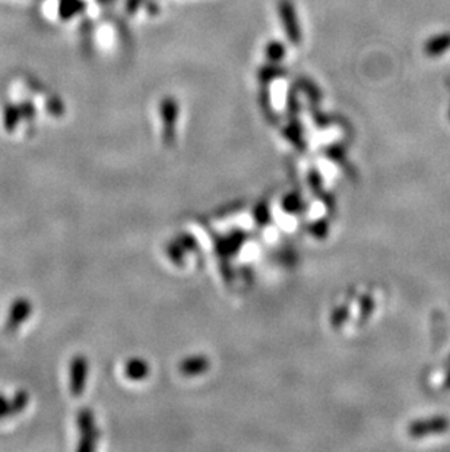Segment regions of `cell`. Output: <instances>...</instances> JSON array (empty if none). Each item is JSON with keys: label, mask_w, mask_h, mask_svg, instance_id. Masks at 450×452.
Instances as JSON below:
<instances>
[{"label": "cell", "mask_w": 450, "mask_h": 452, "mask_svg": "<svg viewBox=\"0 0 450 452\" xmlns=\"http://www.w3.org/2000/svg\"><path fill=\"white\" fill-rule=\"evenodd\" d=\"M447 366L450 367V357H449V360H447Z\"/></svg>", "instance_id": "9a60e30c"}, {"label": "cell", "mask_w": 450, "mask_h": 452, "mask_svg": "<svg viewBox=\"0 0 450 452\" xmlns=\"http://www.w3.org/2000/svg\"><path fill=\"white\" fill-rule=\"evenodd\" d=\"M282 75H285V69L284 68H281V66H276V65H268V66H264V68H262L260 71H259V79L262 81V82H269V81H274V79H276V78H279V76H282Z\"/></svg>", "instance_id": "ba28073f"}, {"label": "cell", "mask_w": 450, "mask_h": 452, "mask_svg": "<svg viewBox=\"0 0 450 452\" xmlns=\"http://www.w3.org/2000/svg\"><path fill=\"white\" fill-rule=\"evenodd\" d=\"M32 311V306L30 303V300L27 299H18L12 303L11 309H9V315H8V321H6V328L8 331H15L19 328V325L23 323L25 319L30 318Z\"/></svg>", "instance_id": "3957f363"}, {"label": "cell", "mask_w": 450, "mask_h": 452, "mask_svg": "<svg viewBox=\"0 0 450 452\" xmlns=\"http://www.w3.org/2000/svg\"><path fill=\"white\" fill-rule=\"evenodd\" d=\"M23 117V113H20L19 107L15 106H8L4 114V126L8 132H13L18 128V123Z\"/></svg>", "instance_id": "5b68a950"}, {"label": "cell", "mask_w": 450, "mask_h": 452, "mask_svg": "<svg viewBox=\"0 0 450 452\" xmlns=\"http://www.w3.org/2000/svg\"><path fill=\"white\" fill-rule=\"evenodd\" d=\"M20 113H23V116H25L27 119H32L35 110H34V107L30 105V102H27V106L20 107Z\"/></svg>", "instance_id": "7c38bea8"}, {"label": "cell", "mask_w": 450, "mask_h": 452, "mask_svg": "<svg viewBox=\"0 0 450 452\" xmlns=\"http://www.w3.org/2000/svg\"><path fill=\"white\" fill-rule=\"evenodd\" d=\"M30 403V396L25 391H19L15 394V397L11 400V412L12 415H19L24 412Z\"/></svg>", "instance_id": "52a82bcc"}, {"label": "cell", "mask_w": 450, "mask_h": 452, "mask_svg": "<svg viewBox=\"0 0 450 452\" xmlns=\"http://www.w3.org/2000/svg\"><path fill=\"white\" fill-rule=\"evenodd\" d=\"M82 6L84 5H82L80 0H61L59 13L63 19H68V18L76 15L78 12H80Z\"/></svg>", "instance_id": "8992f818"}, {"label": "cell", "mask_w": 450, "mask_h": 452, "mask_svg": "<svg viewBox=\"0 0 450 452\" xmlns=\"http://www.w3.org/2000/svg\"><path fill=\"white\" fill-rule=\"evenodd\" d=\"M279 16L282 20V25L285 28L286 37L291 41L294 46H298L301 41V30L297 19L296 8L290 0H281L279 2Z\"/></svg>", "instance_id": "7a4b0ae2"}, {"label": "cell", "mask_w": 450, "mask_h": 452, "mask_svg": "<svg viewBox=\"0 0 450 452\" xmlns=\"http://www.w3.org/2000/svg\"><path fill=\"white\" fill-rule=\"evenodd\" d=\"M450 420L444 416H436L432 419L415 420L408 426V435L411 438H424L430 435H440L447 432Z\"/></svg>", "instance_id": "6da1fadb"}, {"label": "cell", "mask_w": 450, "mask_h": 452, "mask_svg": "<svg viewBox=\"0 0 450 452\" xmlns=\"http://www.w3.org/2000/svg\"><path fill=\"white\" fill-rule=\"evenodd\" d=\"M142 4V0H128V12L135 13Z\"/></svg>", "instance_id": "4fadbf2b"}, {"label": "cell", "mask_w": 450, "mask_h": 452, "mask_svg": "<svg viewBox=\"0 0 450 452\" xmlns=\"http://www.w3.org/2000/svg\"><path fill=\"white\" fill-rule=\"evenodd\" d=\"M87 378V364L84 359H75L71 366V389L75 396H79L84 389Z\"/></svg>", "instance_id": "277c9868"}, {"label": "cell", "mask_w": 450, "mask_h": 452, "mask_svg": "<svg viewBox=\"0 0 450 452\" xmlns=\"http://www.w3.org/2000/svg\"><path fill=\"white\" fill-rule=\"evenodd\" d=\"M298 87H300L303 91H305L307 94H309V95H310V98H313V100L320 98V95H319V90H317V87L313 84L312 81L301 78V79L298 81Z\"/></svg>", "instance_id": "30bf717a"}, {"label": "cell", "mask_w": 450, "mask_h": 452, "mask_svg": "<svg viewBox=\"0 0 450 452\" xmlns=\"http://www.w3.org/2000/svg\"><path fill=\"white\" fill-rule=\"evenodd\" d=\"M8 416H12L11 400L0 394V419H6Z\"/></svg>", "instance_id": "8fae6325"}, {"label": "cell", "mask_w": 450, "mask_h": 452, "mask_svg": "<svg viewBox=\"0 0 450 452\" xmlns=\"http://www.w3.org/2000/svg\"><path fill=\"white\" fill-rule=\"evenodd\" d=\"M443 388H444V389H450V372L447 374V378L444 379V383H443Z\"/></svg>", "instance_id": "5bb4252c"}, {"label": "cell", "mask_w": 450, "mask_h": 452, "mask_svg": "<svg viewBox=\"0 0 450 452\" xmlns=\"http://www.w3.org/2000/svg\"><path fill=\"white\" fill-rule=\"evenodd\" d=\"M266 56H268L269 61H272V64H276V61L282 60L285 56L284 44H281L279 41H272V43H269V46L266 47Z\"/></svg>", "instance_id": "9c48e42d"}]
</instances>
